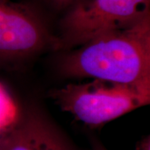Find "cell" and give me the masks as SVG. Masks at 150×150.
Returning <instances> with one entry per match:
<instances>
[{"mask_svg":"<svg viewBox=\"0 0 150 150\" xmlns=\"http://www.w3.org/2000/svg\"><path fill=\"white\" fill-rule=\"evenodd\" d=\"M5 135L0 136V150H2V148H3V145H4V138H5Z\"/></svg>","mask_w":150,"mask_h":150,"instance_id":"10","label":"cell"},{"mask_svg":"<svg viewBox=\"0 0 150 150\" xmlns=\"http://www.w3.org/2000/svg\"><path fill=\"white\" fill-rule=\"evenodd\" d=\"M49 41L46 28L32 8L0 0V65L38 52Z\"/></svg>","mask_w":150,"mask_h":150,"instance_id":"4","label":"cell"},{"mask_svg":"<svg viewBox=\"0 0 150 150\" xmlns=\"http://www.w3.org/2000/svg\"><path fill=\"white\" fill-rule=\"evenodd\" d=\"M61 21L56 48H78L150 15V0H76Z\"/></svg>","mask_w":150,"mask_h":150,"instance_id":"3","label":"cell"},{"mask_svg":"<svg viewBox=\"0 0 150 150\" xmlns=\"http://www.w3.org/2000/svg\"><path fill=\"white\" fill-rule=\"evenodd\" d=\"M48 95L61 110L91 128L102 126L150 102L149 93L98 79L66 84L52 89Z\"/></svg>","mask_w":150,"mask_h":150,"instance_id":"2","label":"cell"},{"mask_svg":"<svg viewBox=\"0 0 150 150\" xmlns=\"http://www.w3.org/2000/svg\"><path fill=\"white\" fill-rule=\"evenodd\" d=\"M21 117L17 103L4 84L0 81V136L9 133Z\"/></svg>","mask_w":150,"mask_h":150,"instance_id":"6","label":"cell"},{"mask_svg":"<svg viewBox=\"0 0 150 150\" xmlns=\"http://www.w3.org/2000/svg\"><path fill=\"white\" fill-rule=\"evenodd\" d=\"M2 150H74L67 139L46 118L36 113L22 115L5 135Z\"/></svg>","mask_w":150,"mask_h":150,"instance_id":"5","label":"cell"},{"mask_svg":"<svg viewBox=\"0 0 150 150\" xmlns=\"http://www.w3.org/2000/svg\"><path fill=\"white\" fill-rule=\"evenodd\" d=\"M49 1L55 7H57L59 8H64L69 7L76 0H49Z\"/></svg>","mask_w":150,"mask_h":150,"instance_id":"7","label":"cell"},{"mask_svg":"<svg viewBox=\"0 0 150 150\" xmlns=\"http://www.w3.org/2000/svg\"><path fill=\"white\" fill-rule=\"evenodd\" d=\"M93 150H108L101 143L97 141H93Z\"/></svg>","mask_w":150,"mask_h":150,"instance_id":"9","label":"cell"},{"mask_svg":"<svg viewBox=\"0 0 150 150\" xmlns=\"http://www.w3.org/2000/svg\"><path fill=\"white\" fill-rule=\"evenodd\" d=\"M137 150H150V137L145 136L137 145Z\"/></svg>","mask_w":150,"mask_h":150,"instance_id":"8","label":"cell"},{"mask_svg":"<svg viewBox=\"0 0 150 150\" xmlns=\"http://www.w3.org/2000/svg\"><path fill=\"white\" fill-rule=\"evenodd\" d=\"M61 70L67 77L112 81L150 93V15L78 47Z\"/></svg>","mask_w":150,"mask_h":150,"instance_id":"1","label":"cell"}]
</instances>
